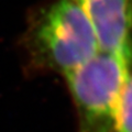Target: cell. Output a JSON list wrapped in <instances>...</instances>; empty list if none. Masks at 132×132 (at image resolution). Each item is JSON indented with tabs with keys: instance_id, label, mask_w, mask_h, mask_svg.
<instances>
[{
	"instance_id": "obj_2",
	"label": "cell",
	"mask_w": 132,
	"mask_h": 132,
	"mask_svg": "<svg viewBox=\"0 0 132 132\" xmlns=\"http://www.w3.org/2000/svg\"><path fill=\"white\" fill-rule=\"evenodd\" d=\"M132 62L99 51L64 74L77 116V132H116L119 97Z\"/></svg>"
},
{
	"instance_id": "obj_3",
	"label": "cell",
	"mask_w": 132,
	"mask_h": 132,
	"mask_svg": "<svg viewBox=\"0 0 132 132\" xmlns=\"http://www.w3.org/2000/svg\"><path fill=\"white\" fill-rule=\"evenodd\" d=\"M96 36L99 51L132 62V0H76Z\"/></svg>"
},
{
	"instance_id": "obj_1",
	"label": "cell",
	"mask_w": 132,
	"mask_h": 132,
	"mask_svg": "<svg viewBox=\"0 0 132 132\" xmlns=\"http://www.w3.org/2000/svg\"><path fill=\"white\" fill-rule=\"evenodd\" d=\"M29 67L66 74L99 52L94 30L76 0H55L33 13L22 38Z\"/></svg>"
},
{
	"instance_id": "obj_4",
	"label": "cell",
	"mask_w": 132,
	"mask_h": 132,
	"mask_svg": "<svg viewBox=\"0 0 132 132\" xmlns=\"http://www.w3.org/2000/svg\"><path fill=\"white\" fill-rule=\"evenodd\" d=\"M116 132H132V65L119 97Z\"/></svg>"
}]
</instances>
